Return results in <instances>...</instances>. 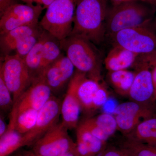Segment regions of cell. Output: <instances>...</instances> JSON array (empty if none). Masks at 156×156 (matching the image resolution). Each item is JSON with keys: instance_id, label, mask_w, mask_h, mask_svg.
I'll return each instance as SVG.
<instances>
[{"instance_id": "obj_13", "label": "cell", "mask_w": 156, "mask_h": 156, "mask_svg": "<svg viewBox=\"0 0 156 156\" xmlns=\"http://www.w3.org/2000/svg\"><path fill=\"white\" fill-rule=\"evenodd\" d=\"M75 68L67 56H61L42 70L36 77L44 81L52 91H57L70 80L75 73Z\"/></svg>"}, {"instance_id": "obj_19", "label": "cell", "mask_w": 156, "mask_h": 156, "mask_svg": "<svg viewBox=\"0 0 156 156\" xmlns=\"http://www.w3.org/2000/svg\"><path fill=\"white\" fill-rule=\"evenodd\" d=\"M127 138L156 146V115L142 120Z\"/></svg>"}, {"instance_id": "obj_9", "label": "cell", "mask_w": 156, "mask_h": 156, "mask_svg": "<svg viewBox=\"0 0 156 156\" xmlns=\"http://www.w3.org/2000/svg\"><path fill=\"white\" fill-rule=\"evenodd\" d=\"M52 90L41 78H34L30 86L14 102L10 113L7 130H13L17 117L31 109L40 111L52 96Z\"/></svg>"}, {"instance_id": "obj_12", "label": "cell", "mask_w": 156, "mask_h": 156, "mask_svg": "<svg viewBox=\"0 0 156 156\" xmlns=\"http://www.w3.org/2000/svg\"><path fill=\"white\" fill-rule=\"evenodd\" d=\"M61 103L58 98L51 96L39 111L33 128L23 135L24 146L33 145L51 127L58 123L61 115Z\"/></svg>"}, {"instance_id": "obj_8", "label": "cell", "mask_w": 156, "mask_h": 156, "mask_svg": "<svg viewBox=\"0 0 156 156\" xmlns=\"http://www.w3.org/2000/svg\"><path fill=\"white\" fill-rule=\"evenodd\" d=\"M58 41L47 31L43 30L37 42L24 58L31 76L33 73H36L37 76L62 56Z\"/></svg>"}, {"instance_id": "obj_29", "label": "cell", "mask_w": 156, "mask_h": 156, "mask_svg": "<svg viewBox=\"0 0 156 156\" xmlns=\"http://www.w3.org/2000/svg\"><path fill=\"white\" fill-rule=\"evenodd\" d=\"M80 124L87 129L94 136L103 142L106 143L108 140L109 138L104 132L103 130L98 126L93 118L86 119Z\"/></svg>"}, {"instance_id": "obj_16", "label": "cell", "mask_w": 156, "mask_h": 156, "mask_svg": "<svg viewBox=\"0 0 156 156\" xmlns=\"http://www.w3.org/2000/svg\"><path fill=\"white\" fill-rule=\"evenodd\" d=\"M76 144L79 156H97L106 147V143L94 136L80 124L76 128Z\"/></svg>"}, {"instance_id": "obj_4", "label": "cell", "mask_w": 156, "mask_h": 156, "mask_svg": "<svg viewBox=\"0 0 156 156\" xmlns=\"http://www.w3.org/2000/svg\"><path fill=\"white\" fill-rule=\"evenodd\" d=\"M77 0H54L39 22L44 30L58 41L69 37L73 26Z\"/></svg>"}, {"instance_id": "obj_40", "label": "cell", "mask_w": 156, "mask_h": 156, "mask_svg": "<svg viewBox=\"0 0 156 156\" xmlns=\"http://www.w3.org/2000/svg\"><path fill=\"white\" fill-rule=\"evenodd\" d=\"M152 26L156 33V17L155 18L154 20L153 24H152Z\"/></svg>"}, {"instance_id": "obj_34", "label": "cell", "mask_w": 156, "mask_h": 156, "mask_svg": "<svg viewBox=\"0 0 156 156\" xmlns=\"http://www.w3.org/2000/svg\"><path fill=\"white\" fill-rule=\"evenodd\" d=\"M20 149L16 151L10 156H37L31 150H20Z\"/></svg>"}, {"instance_id": "obj_24", "label": "cell", "mask_w": 156, "mask_h": 156, "mask_svg": "<svg viewBox=\"0 0 156 156\" xmlns=\"http://www.w3.org/2000/svg\"><path fill=\"white\" fill-rule=\"evenodd\" d=\"M39 111L31 109L21 113L17 117L13 128L20 134L30 131L35 125Z\"/></svg>"}, {"instance_id": "obj_14", "label": "cell", "mask_w": 156, "mask_h": 156, "mask_svg": "<svg viewBox=\"0 0 156 156\" xmlns=\"http://www.w3.org/2000/svg\"><path fill=\"white\" fill-rule=\"evenodd\" d=\"M83 73L76 70L69 83L64 99L61 103L62 122L68 129L76 128L81 107L76 94L77 86Z\"/></svg>"}, {"instance_id": "obj_11", "label": "cell", "mask_w": 156, "mask_h": 156, "mask_svg": "<svg viewBox=\"0 0 156 156\" xmlns=\"http://www.w3.org/2000/svg\"><path fill=\"white\" fill-rule=\"evenodd\" d=\"M44 9L38 5L16 3L12 5L0 16V34L21 27L38 25L39 17Z\"/></svg>"}, {"instance_id": "obj_32", "label": "cell", "mask_w": 156, "mask_h": 156, "mask_svg": "<svg viewBox=\"0 0 156 156\" xmlns=\"http://www.w3.org/2000/svg\"><path fill=\"white\" fill-rule=\"evenodd\" d=\"M20 1L29 5H41L45 9H47L54 0H16Z\"/></svg>"}, {"instance_id": "obj_6", "label": "cell", "mask_w": 156, "mask_h": 156, "mask_svg": "<svg viewBox=\"0 0 156 156\" xmlns=\"http://www.w3.org/2000/svg\"><path fill=\"white\" fill-rule=\"evenodd\" d=\"M117 46L140 55H156V33L152 24L126 29L109 38Z\"/></svg>"}, {"instance_id": "obj_27", "label": "cell", "mask_w": 156, "mask_h": 156, "mask_svg": "<svg viewBox=\"0 0 156 156\" xmlns=\"http://www.w3.org/2000/svg\"><path fill=\"white\" fill-rule=\"evenodd\" d=\"M43 30L44 29L41 27L36 32L27 37L20 43L15 50L17 53L16 54L24 59L37 42Z\"/></svg>"}, {"instance_id": "obj_41", "label": "cell", "mask_w": 156, "mask_h": 156, "mask_svg": "<svg viewBox=\"0 0 156 156\" xmlns=\"http://www.w3.org/2000/svg\"><path fill=\"white\" fill-rule=\"evenodd\" d=\"M105 149L104 150L102 151L101 152L100 154H98V155H97L96 156H103L104 153L105 151Z\"/></svg>"}, {"instance_id": "obj_21", "label": "cell", "mask_w": 156, "mask_h": 156, "mask_svg": "<svg viewBox=\"0 0 156 156\" xmlns=\"http://www.w3.org/2000/svg\"><path fill=\"white\" fill-rule=\"evenodd\" d=\"M125 115L138 117L143 120L156 115V108L131 101L118 105L114 112L115 115Z\"/></svg>"}, {"instance_id": "obj_2", "label": "cell", "mask_w": 156, "mask_h": 156, "mask_svg": "<svg viewBox=\"0 0 156 156\" xmlns=\"http://www.w3.org/2000/svg\"><path fill=\"white\" fill-rule=\"evenodd\" d=\"M151 5L142 1H133L109 8L105 23L106 37L126 29L151 24L155 12Z\"/></svg>"}, {"instance_id": "obj_7", "label": "cell", "mask_w": 156, "mask_h": 156, "mask_svg": "<svg viewBox=\"0 0 156 156\" xmlns=\"http://www.w3.org/2000/svg\"><path fill=\"white\" fill-rule=\"evenodd\" d=\"M0 76L11 92L14 103L33 81L24 59L17 54L5 56L1 64Z\"/></svg>"}, {"instance_id": "obj_22", "label": "cell", "mask_w": 156, "mask_h": 156, "mask_svg": "<svg viewBox=\"0 0 156 156\" xmlns=\"http://www.w3.org/2000/svg\"><path fill=\"white\" fill-rule=\"evenodd\" d=\"M23 147V134L15 130H7L0 138V156H10Z\"/></svg>"}, {"instance_id": "obj_30", "label": "cell", "mask_w": 156, "mask_h": 156, "mask_svg": "<svg viewBox=\"0 0 156 156\" xmlns=\"http://www.w3.org/2000/svg\"><path fill=\"white\" fill-rule=\"evenodd\" d=\"M109 94L106 87L101 83L100 88L97 90L93 100V111L100 108L103 106L108 99Z\"/></svg>"}, {"instance_id": "obj_39", "label": "cell", "mask_w": 156, "mask_h": 156, "mask_svg": "<svg viewBox=\"0 0 156 156\" xmlns=\"http://www.w3.org/2000/svg\"><path fill=\"white\" fill-rule=\"evenodd\" d=\"M142 2L149 3L154 6L156 5V0H142Z\"/></svg>"}, {"instance_id": "obj_15", "label": "cell", "mask_w": 156, "mask_h": 156, "mask_svg": "<svg viewBox=\"0 0 156 156\" xmlns=\"http://www.w3.org/2000/svg\"><path fill=\"white\" fill-rule=\"evenodd\" d=\"M139 55L119 46H113L104 60L108 71L128 69L134 67Z\"/></svg>"}, {"instance_id": "obj_10", "label": "cell", "mask_w": 156, "mask_h": 156, "mask_svg": "<svg viewBox=\"0 0 156 156\" xmlns=\"http://www.w3.org/2000/svg\"><path fill=\"white\" fill-rule=\"evenodd\" d=\"M63 123H57L33 145L31 150L37 156H60L76 147Z\"/></svg>"}, {"instance_id": "obj_33", "label": "cell", "mask_w": 156, "mask_h": 156, "mask_svg": "<svg viewBox=\"0 0 156 156\" xmlns=\"http://www.w3.org/2000/svg\"><path fill=\"white\" fill-rule=\"evenodd\" d=\"M16 0H0V16L12 5L17 3Z\"/></svg>"}, {"instance_id": "obj_26", "label": "cell", "mask_w": 156, "mask_h": 156, "mask_svg": "<svg viewBox=\"0 0 156 156\" xmlns=\"http://www.w3.org/2000/svg\"><path fill=\"white\" fill-rule=\"evenodd\" d=\"M98 126L109 137L112 136L118 130L114 116L108 113H102L93 118Z\"/></svg>"}, {"instance_id": "obj_20", "label": "cell", "mask_w": 156, "mask_h": 156, "mask_svg": "<svg viewBox=\"0 0 156 156\" xmlns=\"http://www.w3.org/2000/svg\"><path fill=\"white\" fill-rule=\"evenodd\" d=\"M135 76L134 71L126 69L108 71L106 76L109 83L117 93L128 96Z\"/></svg>"}, {"instance_id": "obj_3", "label": "cell", "mask_w": 156, "mask_h": 156, "mask_svg": "<svg viewBox=\"0 0 156 156\" xmlns=\"http://www.w3.org/2000/svg\"><path fill=\"white\" fill-rule=\"evenodd\" d=\"M59 42L61 49L76 70L86 74L88 78L100 82L101 60L92 42L71 36Z\"/></svg>"}, {"instance_id": "obj_17", "label": "cell", "mask_w": 156, "mask_h": 156, "mask_svg": "<svg viewBox=\"0 0 156 156\" xmlns=\"http://www.w3.org/2000/svg\"><path fill=\"white\" fill-rule=\"evenodd\" d=\"M100 82L90 79L83 73L77 86L76 94L81 109L85 113L92 112L93 100L95 93L100 88Z\"/></svg>"}, {"instance_id": "obj_23", "label": "cell", "mask_w": 156, "mask_h": 156, "mask_svg": "<svg viewBox=\"0 0 156 156\" xmlns=\"http://www.w3.org/2000/svg\"><path fill=\"white\" fill-rule=\"evenodd\" d=\"M119 148L131 156H156V146L126 137Z\"/></svg>"}, {"instance_id": "obj_36", "label": "cell", "mask_w": 156, "mask_h": 156, "mask_svg": "<svg viewBox=\"0 0 156 156\" xmlns=\"http://www.w3.org/2000/svg\"><path fill=\"white\" fill-rule=\"evenodd\" d=\"M113 6L117 5L123 3L133 1H142V0H109Z\"/></svg>"}, {"instance_id": "obj_35", "label": "cell", "mask_w": 156, "mask_h": 156, "mask_svg": "<svg viewBox=\"0 0 156 156\" xmlns=\"http://www.w3.org/2000/svg\"><path fill=\"white\" fill-rule=\"evenodd\" d=\"M8 128L6 127L5 122L2 117L0 119V137L3 136L7 131Z\"/></svg>"}, {"instance_id": "obj_5", "label": "cell", "mask_w": 156, "mask_h": 156, "mask_svg": "<svg viewBox=\"0 0 156 156\" xmlns=\"http://www.w3.org/2000/svg\"><path fill=\"white\" fill-rule=\"evenodd\" d=\"M156 65V56L139 55L134 67V82L128 96L131 101L156 108V98L152 70Z\"/></svg>"}, {"instance_id": "obj_1", "label": "cell", "mask_w": 156, "mask_h": 156, "mask_svg": "<svg viewBox=\"0 0 156 156\" xmlns=\"http://www.w3.org/2000/svg\"><path fill=\"white\" fill-rule=\"evenodd\" d=\"M108 0H77L73 26L69 36L80 37L95 44L106 37Z\"/></svg>"}, {"instance_id": "obj_28", "label": "cell", "mask_w": 156, "mask_h": 156, "mask_svg": "<svg viewBox=\"0 0 156 156\" xmlns=\"http://www.w3.org/2000/svg\"><path fill=\"white\" fill-rule=\"evenodd\" d=\"M9 88L0 76V107L4 111L11 109L14 105L13 98Z\"/></svg>"}, {"instance_id": "obj_38", "label": "cell", "mask_w": 156, "mask_h": 156, "mask_svg": "<svg viewBox=\"0 0 156 156\" xmlns=\"http://www.w3.org/2000/svg\"><path fill=\"white\" fill-rule=\"evenodd\" d=\"M152 76L154 88L155 95L156 98V65L152 70Z\"/></svg>"}, {"instance_id": "obj_25", "label": "cell", "mask_w": 156, "mask_h": 156, "mask_svg": "<svg viewBox=\"0 0 156 156\" xmlns=\"http://www.w3.org/2000/svg\"><path fill=\"white\" fill-rule=\"evenodd\" d=\"M118 130L126 136L131 133L143 120L138 117L128 115H115Z\"/></svg>"}, {"instance_id": "obj_37", "label": "cell", "mask_w": 156, "mask_h": 156, "mask_svg": "<svg viewBox=\"0 0 156 156\" xmlns=\"http://www.w3.org/2000/svg\"><path fill=\"white\" fill-rule=\"evenodd\" d=\"M60 156H79L77 147L69 151Z\"/></svg>"}, {"instance_id": "obj_31", "label": "cell", "mask_w": 156, "mask_h": 156, "mask_svg": "<svg viewBox=\"0 0 156 156\" xmlns=\"http://www.w3.org/2000/svg\"><path fill=\"white\" fill-rule=\"evenodd\" d=\"M126 153L120 148H106L103 156H126Z\"/></svg>"}, {"instance_id": "obj_18", "label": "cell", "mask_w": 156, "mask_h": 156, "mask_svg": "<svg viewBox=\"0 0 156 156\" xmlns=\"http://www.w3.org/2000/svg\"><path fill=\"white\" fill-rule=\"evenodd\" d=\"M41 28L40 23L36 26L21 27L12 30L1 35L0 46L2 52L9 55L11 51L15 50L20 43L27 37L36 32Z\"/></svg>"}]
</instances>
